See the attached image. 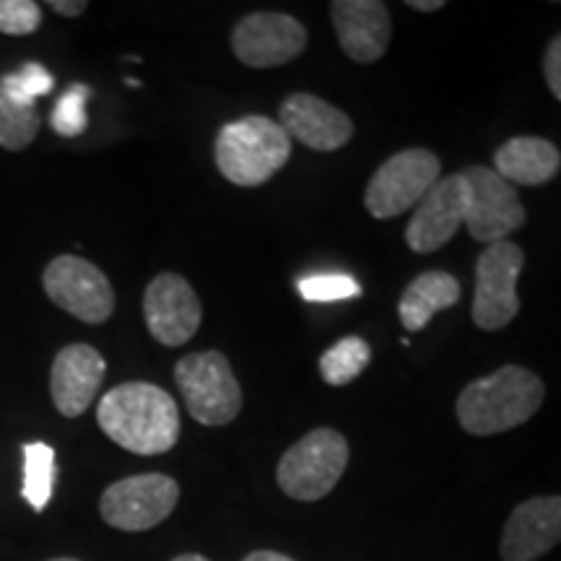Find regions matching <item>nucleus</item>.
<instances>
[{"label": "nucleus", "mask_w": 561, "mask_h": 561, "mask_svg": "<svg viewBox=\"0 0 561 561\" xmlns=\"http://www.w3.org/2000/svg\"><path fill=\"white\" fill-rule=\"evenodd\" d=\"M278 125L291 140L312 151H339L354 136V123L346 112L310 91H297L280 102Z\"/></svg>", "instance_id": "14"}, {"label": "nucleus", "mask_w": 561, "mask_h": 561, "mask_svg": "<svg viewBox=\"0 0 561 561\" xmlns=\"http://www.w3.org/2000/svg\"><path fill=\"white\" fill-rule=\"evenodd\" d=\"M187 413L203 426H227L242 411V388L221 351H198L182 356L174 367Z\"/></svg>", "instance_id": "5"}, {"label": "nucleus", "mask_w": 561, "mask_h": 561, "mask_svg": "<svg viewBox=\"0 0 561 561\" xmlns=\"http://www.w3.org/2000/svg\"><path fill=\"white\" fill-rule=\"evenodd\" d=\"M37 110L13 102L11 96L0 89V146L9 151H24L26 146L37 138Z\"/></svg>", "instance_id": "22"}, {"label": "nucleus", "mask_w": 561, "mask_h": 561, "mask_svg": "<svg viewBox=\"0 0 561 561\" xmlns=\"http://www.w3.org/2000/svg\"><path fill=\"white\" fill-rule=\"evenodd\" d=\"M299 294L305 301H343L362 294V286L343 273H320L299 280Z\"/></svg>", "instance_id": "25"}, {"label": "nucleus", "mask_w": 561, "mask_h": 561, "mask_svg": "<svg viewBox=\"0 0 561 561\" xmlns=\"http://www.w3.org/2000/svg\"><path fill=\"white\" fill-rule=\"evenodd\" d=\"M47 561H79V559H73V557H55V559H47Z\"/></svg>", "instance_id": "32"}, {"label": "nucleus", "mask_w": 561, "mask_h": 561, "mask_svg": "<svg viewBox=\"0 0 561 561\" xmlns=\"http://www.w3.org/2000/svg\"><path fill=\"white\" fill-rule=\"evenodd\" d=\"M348 458L346 437L331 426H318L280 455L276 466L278 489L297 502L325 500L346 473Z\"/></svg>", "instance_id": "4"}, {"label": "nucleus", "mask_w": 561, "mask_h": 561, "mask_svg": "<svg viewBox=\"0 0 561 561\" xmlns=\"http://www.w3.org/2000/svg\"><path fill=\"white\" fill-rule=\"evenodd\" d=\"M525 268V252L520 244L502 240L486 244L476 263L473 322L481 331H502L520 312L517 280Z\"/></svg>", "instance_id": "8"}, {"label": "nucleus", "mask_w": 561, "mask_h": 561, "mask_svg": "<svg viewBox=\"0 0 561 561\" xmlns=\"http://www.w3.org/2000/svg\"><path fill=\"white\" fill-rule=\"evenodd\" d=\"M172 561H208V559L201 557V553H180V557H174Z\"/></svg>", "instance_id": "31"}, {"label": "nucleus", "mask_w": 561, "mask_h": 561, "mask_svg": "<svg viewBox=\"0 0 561 561\" xmlns=\"http://www.w3.org/2000/svg\"><path fill=\"white\" fill-rule=\"evenodd\" d=\"M42 286L55 307L89 325L107 322L115 312V289L110 278L79 255H58L47 263Z\"/></svg>", "instance_id": "10"}, {"label": "nucleus", "mask_w": 561, "mask_h": 561, "mask_svg": "<svg viewBox=\"0 0 561 561\" xmlns=\"http://www.w3.org/2000/svg\"><path fill=\"white\" fill-rule=\"evenodd\" d=\"M214 159L224 180L237 187H261L291 159V138L278 121L248 115L227 123L214 144Z\"/></svg>", "instance_id": "3"}, {"label": "nucleus", "mask_w": 561, "mask_h": 561, "mask_svg": "<svg viewBox=\"0 0 561 561\" xmlns=\"http://www.w3.org/2000/svg\"><path fill=\"white\" fill-rule=\"evenodd\" d=\"M42 26V9L34 0H0V34L26 37Z\"/></svg>", "instance_id": "26"}, {"label": "nucleus", "mask_w": 561, "mask_h": 561, "mask_svg": "<svg viewBox=\"0 0 561 561\" xmlns=\"http://www.w3.org/2000/svg\"><path fill=\"white\" fill-rule=\"evenodd\" d=\"M409 9L413 11H424V13H434V11H442L445 9V0H409Z\"/></svg>", "instance_id": "29"}, {"label": "nucleus", "mask_w": 561, "mask_h": 561, "mask_svg": "<svg viewBox=\"0 0 561 561\" xmlns=\"http://www.w3.org/2000/svg\"><path fill=\"white\" fill-rule=\"evenodd\" d=\"M55 489V450L45 442L24 445V500L34 512H42L50 504Z\"/></svg>", "instance_id": "21"}, {"label": "nucleus", "mask_w": 561, "mask_h": 561, "mask_svg": "<svg viewBox=\"0 0 561 561\" xmlns=\"http://www.w3.org/2000/svg\"><path fill=\"white\" fill-rule=\"evenodd\" d=\"M543 76H546V87L551 89V94L561 102V34H557L549 42L543 55Z\"/></svg>", "instance_id": "27"}, {"label": "nucleus", "mask_w": 561, "mask_h": 561, "mask_svg": "<svg viewBox=\"0 0 561 561\" xmlns=\"http://www.w3.org/2000/svg\"><path fill=\"white\" fill-rule=\"evenodd\" d=\"M561 543V496H533L504 523L502 561H538Z\"/></svg>", "instance_id": "16"}, {"label": "nucleus", "mask_w": 561, "mask_h": 561, "mask_svg": "<svg viewBox=\"0 0 561 561\" xmlns=\"http://www.w3.org/2000/svg\"><path fill=\"white\" fill-rule=\"evenodd\" d=\"M96 421L107 437L133 455H164L180 439V409L159 385L123 382L96 405Z\"/></svg>", "instance_id": "1"}, {"label": "nucleus", "mask_w": 561, "mask_h": 561, "mask_svg": "<svg viewBox=\"0 0 561 561\" xmlns=\"http://www.w3.org/2000/svg\"><path fill=\"white\" fill-rule=\"evenodd\" d=\"M371 362L369 343L359 335H346L320 356V375L331 388H346Z\"/></svg>", "instance_id": "20"}, {"label": "nucleus", "mask_w": 561, "mask_h": 561, "mask_svg": "<svg viewBox=\"0 0 561 561\" xmlns=\"http://www.w3.org/2000/svg\"><path fill=\"white\" fill-rule=\"evenodd\" d=\"M307 42L305 24L278 11H255L231 30V50L250 68L286 66L307 50Z\"/></svg>", "instance_id": "11"}, {"label": "nucleus", "mask_w": 561, "mask_h": 561, "mask_svg": "<svg viewBox=\"0 0 561 561\" xmlns=\"http://www.w3.org/2000/svg\"><path fill=\"white\" fill-rule=\"evenodd\" d=\"M460 301V280L445 271H424L405 286L398 314L409 333H419L430 325L442 310H450Z\"/></svg>", "instance_id": "19"}, {"label": "nucleus", "mask_w": 561, "mask_h": 561, "mask_svg": "<svg viewBox=\"0 0 561 561\" xmlns=\"http://www.w3.org/2000/svg\"><path fill=\"white\" fill-rule=\"evenodd\" d=\"M546 385L536 371L504 364L494 375L466 385L455 403L458 424L473 437L512 432L536 416L543 405Z\"/></svg>", "instance_id": "2"}, {"label": "nucleus", "mask_w": 561, "mask_h": 561, "mask_svg": "<svg viewBox=\"0 0 561 561\" xmlns=\"http://www.w3.org/2000/svg\"><path fill=\"white\" fill-rule=\"evenodd\" d=\"M107 362L89 343H70L60 348L50 369V396L60 416L79 419L100 392Z\"/></svg>", "instance_id": "15"}, {"label": "nucleus", "mask_w": 561, "mask_h": 561, "mask_svg": "<svg viewBox=\"0 0 561 561\" xmlns=\"http://www.w3.org/2000/svg\"><path fill=\"white\" fill-rule=\"evenodd\" d=\"M91 91L83 83H73V87L66 89V94L60 96L58 104H55L50 125L58 136L76 138L87 130L89 117H87V102Z\"/></svg>", "instance_id": "24"}, {"label": "nucleus", "mask_w": 561, "mask_h": 561, "mask_svg": "<svg viewBox=\"0 0 561 561\" xmlns=\"http://www.w3.org/2000/svg\"><path fill=\"white\" fill-rule=\"evenodd\" d=\"M442 178V161L430 149H403L385 159L380 170L371 174L364 206L375 219H396L419 206Z\"/></svg>", "instance_id": "6"}, {"label": "nucleus", "mask_w": 561, "mask_h": 561, "mask_svg": "<svg viewBox=\"0 0 561 561\" xmlns=\"http://www.w3.org/2000/svg\"><path fill=\"white\" fill-rule=\"evenodd\" d=\"M53 73L39 62H26L16 73L0 79V89L11 96L13 102L24 104V107H34V100L50 94L53 91Z\"/></svg>", "instance_id": "23"}, {"label": "nucleus", "mask_w": 561, "mask_h": 561, "mask_svg": "<svg viewBox=\"0 0 561 561\" xmlns=\"http://www.w3.org/2000/svg\"><path fill=\"white\" fill-rule=\"evenodd\" d=\"M341 50L354 62L382 60L392 37L388 5L380 0H333L328 5Z\"/></svg>", "instance_id": "17"}, {"label": "nucleus", "mask_w": 561, "mask_h": 561, "mask_svg": "<svg viewBox=\"0 0 561 561\" xmlns=\"http://www.w3.org/2000/svg\"><path fill=\"white\" fill-rule=\"evenodd\" d=\"M466 193V227L468 234L481 244L507 240L528 219L515 187L489 167H468L460 172Z\"/></svg>", "instance_id": "9"}, {"label": "nucleus", "mask_w": 561, "mask_h": 561, "mask_svg": "<svg viewBox=\"0 0 561 561\" xmlns=\"http://www.w3.org/2000/svg\"><path fill=\"white\" fill-rule=\"evenodd\" d=\"M559 170L561 151L546 138L515 136L494 151V172L510 185H546L557 178Z\"/></svg>", "instance_id": "18"}, {"label": "nucleus", "mask_w": 561, "mask_h": 561, "mask_svg": "<svg viewBox=\"0 0 561 561\" xmlns=\"http://www.w3.org/2000/svg\"><path fill=\"white\" fill-rule=\"evenodd\" d=\"M466 221V193L458 174H447L419 201L413 219L405 227V244L419 255H430L445 248Z\"/></svg>", "instance_id": "13"}, {"label": "nucleus", "mask_w": 561, "mask_h": 561, "mask_svg": "<svg viewBox=\"0 0 561 561\" xmlns=\"http://www.w3.org/2000/svg\"><path fill=\"white\" fill-rule=\"evenodd\" d=\"M47 9L60 13V16L76 19L89 9V3H87V0H50V3H47Z\"/></svg>", "instance_id": "28"}, {"label": "nucleus", "mask_w": 561, "mask_h": 561, "mask_svg": "<svg viewBox=\"0 0 561 561\" xmlns=\"http://www.w3.org/2000/svg\"><path fill=\"white\" fill-rule=\"evenodd\" d=\"M242 561H297V559L286 557V553H278V551H252Z\"/></svg>", "instance_id": "30"}, {"label": "nucleus", "mask_w": 561, "mask_h": 561, "mask_svg": "<svg viewBox=\"0 0 561 561\" xmlns=\"http://www.w3.org/2000/svg\"><path fill=\"white\" fill-rule=\"evenodd\" d=\"M146 328L161 346H182L198 333L203 305L193 284L180 273H159L144 291Z\"/></svg>", "instance_id": "12"}, {"label": "nucleus", "mask_w": 561, "mask_h": 561, "mask_svg": "<svg viewBox=\"0 0 561 561\" xmlns=\"http://www.w3.org/2000/svg\"><path fill=\"white\" fill-rule=\"evenodd\" d=\"M180 502V483L167 473H138L110 483L100 496V515L110 528L144 533L157 528Z\"/></svg>", "instance_id": "7"}]
</instances>
